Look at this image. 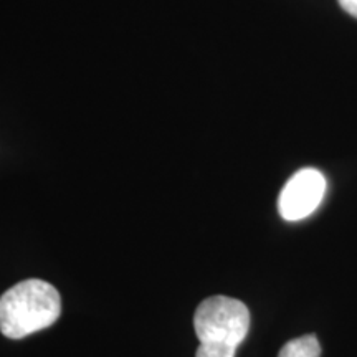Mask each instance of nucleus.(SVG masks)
<instances>
[{
	"label": "nucleus",
	"instance_id": "nucleus-1",
	"mask_svg": "<svg viewBox=\"0 0 357 357\" xmlns=\"http://www.w3.org/2000/svg\"><path fill=\"white\" fill-rule=\"evenodd\" d=\"M60 314V293L48 281L24 280L0 296V333L8 339H24L50 328Z\"/></svg>",
	"mask_w": 357,
	"mask_h": 357
},
{
	"label": "nucleus",
	"instance_id": "nucleus-2",
	"mask_svg": "<svg viewBox=\"0 0 357 357\" xmlns=\"http://www.w3.org/2000/svg\"><path fill=\"white\" fill-rule=\"evenodd\" d=\"M194 328L200 341L195 357H235L248 334L250 311L235 298H207L195 311Z\"/></svg>",
	"mask_w": 357,
	"mask_h": 357
},
{
	"label": "nucleus",
	"instance_id": "nucleus-3",
	"mask_svg": "<svg viewBox=\"0 0 357 357\" xmlns=\"http://www.w3.org/2000/svg\"><path fill=\"white\" fill-rule=\"evenodd\" d=\"M326 194V178L316 169L298 171L284 184L278 199L280 215L288 222L310 217L319 207Z\"/></svg>",
	"mask_w": 357,
	"mask_h": 357
},
{
	"label": "nucleus",
	"instance_id": "nucleus-5",
	"mask_svg": "<svg viewBox=\"0 0 357 357\" xmlns=\"http://www.w3.org/2000/svg\"><path fill=\"white\" fill-rule=\"evenodd\" d=\"M339 6H341L344 10L349 13V15L356 17L357 19V0H337Z\"/></svg>",
	"mask_w": 357,
	"mask_h": 357
},
{
	"label": "nucleus",
	"instance_id": "nucleus-4",
	"mask_svg": "<svg viewBox=\"0 0 357 357\" xmlns=\"http://www.w3.org/2000/svg\"><path fill=\"white\" fill-rule=\"evenodd\" d=\"M321 346L318 337L307 334V336L293 339L287 342L280 351L278 357H319Z\"/></svg>",
	"mask_w": 357,
	"mask_h": 357
}]
</instances>
